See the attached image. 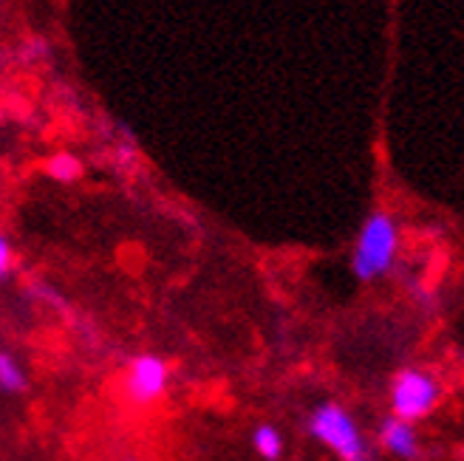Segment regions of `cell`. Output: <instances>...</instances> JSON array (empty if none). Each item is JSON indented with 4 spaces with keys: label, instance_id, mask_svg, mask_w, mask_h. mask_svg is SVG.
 I'll return each instance as SVG.
<instances>
[{
    "label": "cell",
    "instance_id": "3",
    "mask_svg": "<svg viewBox=\"0 0 464 461\" xmlns=\"http://www.w3.org/2000/svg\"><path fill=\"white\" fill-rule=\"evenodd\" d=\"M442 390L439 382L420 368H402L391 382V410L402 422H420L436 408Z\"/></svg>",
    "mask_w": 464,
    "mask_h": 461
},
{
    "label": "cell",
    "instance_id": "8",
    "mask_svg": "<svg viewBox=\"0 0 464 461\" xmlns=\"http://www.w3.org/2000/svg\"><path fill=\"white\" fill-rule=\"evenodd\" d=\"M252 447L261 458L266 461H277L284 456V436L275 425H258L252 430Z\"/></svg>",
    "mask_w": 464,
    "mask_h": 461
},
{
    "label": "cell",
    "instance_id": "2",
    "mask_svg": "<svg viewBox=\"0 0 464 461\" xmlns=\"http://www.w3.org/2000/svg\"><path fill=\"white\" fill-rule=\"evenodd\" d=\"M312 439L326 445L340 461H371L365 436L360 433L354 417L337 402H323L309 417Z\"/></svg>",
    "mask_w": 464,
    "mask_h": 461
},
{
    "label": "cell",
    "instance_id": "10",
    "mask_svg": "<svg viewBox=\"0 0 464 461\" xmlns=\"http://www.w3.org/2000/svg\"><path fill=\"white\" fill-rule=\"evenodd\" d=\"M125 461H139V458H125Z\"/></svg>",
    "mask_w": 464,
    "mask_h": 461
},
{
    "label": "cell",
    "instance_id": "6",
    "mask_svg": "<svg viewBox=\"0 0 464 461\" xmlns=\"http://www.w3.org/2000/svg\"><path fill=\"white\" fill-rule=\"evenodd\" d=\"M45 176H49L52 181L57 184H74L82 178L85 173V165H82V158L74 156V153H68V150H60L54 156L45 158V165H43Z\"/></svg>",
    "mask_w": 464,
    "mask_h": 461
},
{
    "label": "cell",
    "instance_id": "7",
    "mask_svg": "<svg viewBox=\"0 0 464 461\" xmlns=\"http://www.w3.org/2000/svg\"><path fill=\"white\" fill-rule=\"evenodd\" d=\"M29 388L26 368L20 365V360L12 351H0V390L4 394H23Z\"/></svg>",
    "mask_w": 464,
    "mask_h": 461
},
{
    "label": "cell",
    "instance_id": "9",
    "mask_svg": "<svg viewBox=\"0 0 464 461\" xmlns=\"http://www.w3.org/2000/svg\"><path fill=\"white\" fill-rule=\"evenodd\" d=\"M14 272V246L6 233H0V283H6Z\"/></svg>",
    "mask_w": 464,
    "mask_h": 461
},
{
    "label": "cell",
    "instance_id": "4",
    "mask_svg": "<svg viewBox=\"0 0 464 461\" xmlns=\"http://www.w3.org/2000/svg\"><path fill=\"white\" fill-rule=\"evenodd\" d=\"M125 397L136 408H150L165 399L170 368L159 354H136L125 368Z\"/></svg>",
    "mask_w": 464,
    "mask_h": 461
},
{
    "label": "cell",
    "instance_id": "1",
    "mask_svg": "<svg viewBox=\"0 0 464 461\" xmlns=\"http://www.w3.org/2000/svg\"><path fill=\"white\" fill-rule=\"evenodd\" d=\"M400 252V224L393 218V213L382 210H371L368 218L362 221L354 252H352V272L360 283H371L391 272L393 261H397Z\"/></svg>",
    "mask_w": 464,
    "mask_h": 461
},
{
    "label": "cell",
    "instance_id": "5",
    "mask_svg": "<svg viewBox=\"0 0 464 461\" xmlns=\"http://www.w3.org/2000/svg\"><path fill=\"white\" fill-rule=\"evenodd\" d=\"M380 445L402 461H416L420 458V439H416L413 433V425L411 422H402L397 417H391L382 422L380 427Z\"/></svg>",
    "mask_w": 464,
    "mask_h": 461
}]
</instances>
